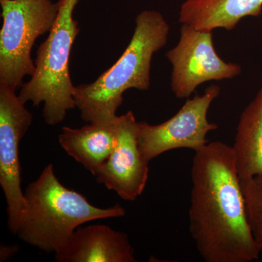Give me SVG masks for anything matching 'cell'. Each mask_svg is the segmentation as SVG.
I'll return each mask as SVG.
<instances>
[{
	"instance_id": "1",
	"label": "cell",
	"mask_w": 262,
	"mask_h": 262,
	"mask_svg": "<svg viewBox=\"0 0 262 262\" xmlns=\"http://www.w3.org/2000/svg\"><path fill=\"white\" fill-rule=\"evenodd\" d=\"M189 232L206 262H251L261 251L248 224L232 146L208 143L194 151Z\"/></svg>"
},
{
	"instance_id": "2",
	"label": "cell",
	"mask_w": 262,
	"mask_h": 262,
	"mask_svg": "<svg viewBox=\"0 0 262 262\" xmlns=\"http://www.w3.org/2000/svg\"><path fill=\"white\" fill-rule=\"evenodd\" d=\"M169 32V24L159 12L144 10L137 15L132 38L116 63L92 83L75 86L76 106L84 121H115L124 92L149 89L152 57L165 47Z\"/></svg>"
},
{
	"instance_id": "3",
	"label": "cell",
	"mask_w": 262,
	"mask_h": 262,
	"mask_svg": "<svg viewBox=\"0 0 262 262\" xmlns=\"http://www.w3.org/2000/svg\"><path fill=\"white\" fill-rule=\"evenodd\" d=\"M24 200L16 234L26 244L48 253L61 249L84 224L125 214L119 204L106 208L93 206L82 194L64 187L52 164L29 184Z\"/></svg>"
},
{
	"instance_id": "4",
	"label": "cell",
	"mask_w": 262,
	"mask_h": 262,
	"mask_svg": "<svg viewBox=\"0 0 262 262\" xmlns=\"http://www.w3.org/2000/svg\"><path fill=\"white\" fill-rule=\"evenodd\" d=\"M58 16L46 40L39 46L35 70L31 79L21 86L18 97L24 103L34 106L43 103L42 115L49 125L64 120L69 110L76 107L70 74L72 46L80 33L73 17L79 0H59Z\"/></svg>"
},
{
	"instance_id": "5",
	"label": "cell",
	"mask_w": 262,
	"mask_h": 262,
	"mask_svg": "<svg viewBox=\"0 0 262 262\" xmlns=\"http://www.w3.org/2000/svg\"><path fill=\"white\" fill-rule=\"evenodd\" d=\"M0 83L16 89L35 64L31 51L36 39L51 30L59 5L52 0H0Z\"/></svg>"
},
{
	"instance_id": "6",
	"label": "cell",
	"mask_w": 262,
	"mask_h": 262,
	"mask_svg": "<svg viewBox=\"0 0 262 262\" xmlns=\"http://www.w3.org/2000/svg\"><path fill=\"white\" fill-rule=\"evenodd\" d=\"M220 91V86L211 84L204 94L187 99L178 113L159 125L138 122V140L143 157L150 162L170 150L195 151L206 146L208 133L219 127L208 121V112Z\"/></svg>"
},
{
	"instance_id": "7",
	"label": "cell",
	"mask_w": 262,
	"mask_h": 262,
	"mask_svg": "<svg viewBox=\"0 0 262 262\" xmlns=\"http://www.w3.org/2000/svg\"><path fill=\"white\" fill-rule=\"evenodd\" d=\"M165 56L171 63L170 88L176 97L188 98L201 84L230 80L242 73L237 63L224 61L215 51L212 32L182 24L177 46Z\"/></svg>"
},
{
	"instance_id": "8",
	"label": "cell",
	"mask_w": 262,
	"mask_h": 262,
	"mask_svg": "<svg viewBox=\"0 0 262 262\" xmlns=\"http://www.w3.org/2000/svg\"><path fill=\"white\" fill-rule=\"evenodd\" d=\"M15 91L8 84L0 83V185L8 206V228L14 234L25 205L19 145L33 120L32 114Z\"/></svg>"
},
{
	"instance_id": "9",
	"label": "cell",
	"mask_w": 262,
	"mask_h": 262,
	"mask_svg": "<svg viewBox=\"0 0 262 262\" xmlns=\"http://www.w3.org/2000/svg\"><path fill=\"white\" fill-rule=\"evenodd\" d=\"M149 163L141 154L138 122L132 111L117 118V143L96 175V181L120 198L134 201L145 189Z\"/></svg>"
},
{
	"instance_id": "10",
	"label": "cell",
	"mask_w": 262,
	"mask_h": 262,
	"mask_svg": "<svg viewBox=\"0 0 262 262\" xmlns=\"http://www.w3.org/2000/svg\"><path fill=\"white\" fill-rule=\"evenodd\" d=\"M55 258L58 262L136 261L127 234L103 225L78 227Z\"/></svg>"
},
{
	"instance_id": "11",
	"label": "cell",
	"mask_w": 262,
	"mask_h": 262,
	"mask_svg": "<svg viewBox=\"0 0 262 262\" xmlns=\"http://www.w3.org/2000/svg\"><path fill=\"white\" fill-rule=\"evenodd\" d=\"M262 0H186L179 20L198 30H233L245 17L261 14Z\"/></svg>"
},
{
	"instance_id": "12",
	"label": "cell",
	"mask_w": 262,
	"mask_h": 262,
	"mask_svg": "<svg viewBox=\"0 0 262 262\" xmlns=\"http://www.w3.org/2000/svg\"><path fill=\"white\" fill-rule=\"evenodd\" d=\"M58 139L66 152L96 177L116 145L117 119L78 129L63 127Z\"/></svg>"
},
{
	"instance_id": "13",
	"label": "cell",
	"mask_w": 262,
	"mask_h": 262,
	"mask_svg": "<svg viewBox=\"0 0 262 262\" xmlns=\"http://www.w3.org/2000/svg\"><path fill=\"white\" fill-rule=\"evenodd\" d=\"M232 147L241 179L262 176V86L241 114Z\"/></svg>"
},
{
	"instance_id": "14",
	"label": "cell",
	"mask_w": 262,
	"mask_h": 262,
	"mask_svg": "<svg viewBox=\"0 0 262 262\" xmlns=\"http://www.w3.org/2000/svg\"><path fill=\"white\" fill-rule=\"evenodd\" d=\"M241 186L250 229L262 251V176L241 179Z\"/></svg>"
},
{
	"instance_id": "15",
	"label": "cell",
	"mask_w": 262,
	"mask_h": 262,
	"mask_svg": "<svg viewBox=\"0 0 262 262\" xmlns=\"http://www.w3.org/2000/svg\"><path fill=\"white\" fill-rule=\"evenodd\" d=\"M19 247L17 245L6 246L1 245L0 248V261H5L15 256L18 252Z\"/></svg>"
}]
</instances>
